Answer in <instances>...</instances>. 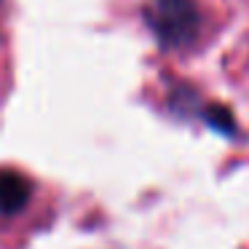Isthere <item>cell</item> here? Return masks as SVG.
Masks as SVG:
<instances>
[{
    "label": "cell",
    "mask_w": 249,
    "mask_h": 249,
    "mask_svg": "<svg viewBox=\"0 0 249 249\" xmlns=\"http://www.w3.org/2000/svg\"><path fill=\"white\" fill-rule=\"evenodd\" d=\"M145 19L156 33V38L169 49L188 46L201 24L193 0H150Z\"/></svg>",
    "instance_id": "obj_1"
},
{
    "label": "cell",
    "mask_w": 249,
    "mask_h": 249,
    "mask_svg": "<svg viewBox=\"0 0 249 249\" xmlns=\"http://www.w3.org/2000/svg\"><path fill=\"white\" fill-rule=\"evenodd\" d=\"M33 185L14 169H0V214H17L27 206Z\"/></svg>",
    "instance_id": "obj_2"
},
{
    "label": "cell",
    "mask_w": 249,
    "mask_h": 249,
    "mask_svg": "<svg viewBox=\"0 0 249 249\" xmlns=\"http://www.w3.org/2000/svg\"><path fill=\"white\" fill-rule=\"evenodd\" d=\"M209 124L214 126V129H220L222 134H233V129H236V124H233V115L228 113L225 107H212V110H209Z\"/></svg>",
    "instance_id": "obj_3"
}]
</instances>
